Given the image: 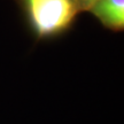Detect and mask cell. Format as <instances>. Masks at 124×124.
Returning a JSON list of instances; mask_svg holds the SVG:
<instances>
[{
	"label": "cell",
	"instance_id": "cell-1",
	"mask_svg": "<svg viewBox=\"0 0 124 124\" xmlns=\"http://www.w3.org/2000/svg\"><path fill=\"white\" fill-rule=\"evenodd\" d=\"M27 4L32 24L43 37L64 30L77 14L74 0H27Z\"/></svg>",
	"mask_w": 124,
	"mask_h": 124
},
{
	"label": "cell",
	"instance_id": "cell-2",
	"mask_svg": "<svg viewBox=\"0 0 124 124\" xmlns=\"http://www.w3.org/2000/svg\"><path fill=\"white\" fill-rule=\"evenodd\" d=\"M91 10L107 28L115 31L123 30L124 0H100Z\"/></svg>",
	"mask_w": 124,
	"mask_h": 124
},
{
	"label": "cell",
	"instance_id": "cell-3",
	"mask_svg": "<svg viewBox=\"0 0 124 124\" xmlns=\"http://www.w3.org/2000/svg\"><path fill=\"white\" fill-rule=\"evenodd\" d=\"M79 1H80V5H82L85 9H91L93 6L97 4L98 1H100V0H79Z\"/></svg>",
	"mask_w": 124,
	"mask_h": 124
}]
</instances>
